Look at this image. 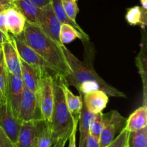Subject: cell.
I'll use <instances>...</instances> for the list:
<instances>
[{
	"label": "cell",
	"instance_id": "6da1fadb",
	"mask_svg": "<svg viewBox=\"0 0 147 147\" xmlns=\"http://www.w3.org/2000/svg\"><path fill=\"white\" fill-rule=\"evenodd\" d=\"M61 47L66 60L71 69V73L65 77L68 86H74L81 95L90 90H101L108 96L126 98L123 92L110 86L95 71L93 61L90 60V55L92 50H90V47L88 50L89 54L87 55L86 53V63H84L79 60L65 45H62Z\"/></svg>",
	"mask_w": 147,
	"mask_h": 147
},
{
	"label": "cell",
	"instance_id": "7a4b0ae2",
	"mask_svg": "<svg viewBox=\"0 0 147 147\" xmlns=\"http://www.w3.org/2000/svg\"><path fill=\"white\" fill-rule=\"evenodd\" d=\"M27 45L51 65L59 74L65 77L71 73L61 45L47 35L39 26L26 22L21 34Z\"/></svg>",
	"mask_w": 147,
	"mask_h": 147
},
{
	"label": "cell",
	"instance_id": "3957f363",
	"mask_svg": "<svg viewBox=\"0 0 147 147\" xmlns=\"http://www.w3.org/2000/svg\"><path fill=\"white\" fill-rule=\"evenodd\" d=\"M64 80L65 77L60 74L53 76L54 100L51 121L49 124L55 143L57 140L67 142L75 126H78L74 123L67 109L63 88Z\"/></svg>",
	"mask_w": 147,
	"mask_h": 147
},
{
	"label": "cell",
	"instance_id": "277c9868",
	"mask_svg": "<svg viewBox=\"0 0 147 147\" xmlns=\"http://www.w3.org/2000/svg\"><path fill=\"white\" fill-rule=\"evenodd\" d=\"M14 39L20 59L36 70H39L42 74H49L52 76L59 74L51 65L49 64L38 53L26 44L21 34L14 37Z\"/></svg>",
	"mask_w": 147,
	"mask_h": 147
},
{
	"label": "cell",
	"instance_id": "5b68a950",
	"mask_svg": "<svg viewBox=\"0 0 147 147\" xmlns=\"http://www.w3.org/2000/svg\"><path fill=\"white\" fill-rule=\"evenodd\" d=\"M126 119L116 111L103 114V126L99 138L100 147H107L115 139L118 132L121 131L126 126Z\"/></svg>",
	"mask_w": 147,
	"mask_h": 147
},
{
	"label": "cell",
	"instance_id": "8992f818",
	"mask_svg": "<svg viewBox=\"0 0 147 147\" xmlns=\"http://www.w3.org/2000/svg\"><path fill=\"white\" fill-rule=\"evenodd\" d=\"M19 118L22 122L43 120L38 95L30 91L24 86L23 87Z\"/></svg>",
	"mask_w": 147,
	"mask_h": 147
},
{
	"label": "cell",
	"instance_id": "52a82bcc",
	"mask_svg": "<svg viewBox=\"0 0 147 147\" xmlns=\"http://www.w3.org/2000/svg\"><path fill=\"white\" fill-rule=\"evenodd\" d=\"M37 95L43 120L50 122L54 100L53 76L51 75L45 74L41 76Z\"/></svg>",
	"mask_w": 147,
	"mask_h": 147
},
{
	"label": "cell",
	"instance_id": "ba28073f",
	"mask_svg": "<svg viewBox=\"0 0 147 147\" xmlns=\"http://www.w3.org/2000/svg\"><path fill=\"white\" fill-rule=\"evenodd\" d=\"M22 122L15 117L8 102L0 104V127L15 145Z\"/></svg>",
	"mask_w": 147,
	"mask_h": 147
},
{
	"label": "cell",
	"instance_id": "9c48e42d",
	"mask_svg": "<svg viewBox=\"0 0 147 147\" xmlns=\"http://www.w3.org/2000/svg\"><path fill=\"white\" fill-rule=\"evenodd\" d=\"M22 80L20 76H15L8 73V88L7 93V100L16 118L20 119V104L23 93Z\"/></svg>",
	"mask_w": 147,
	"mask_h": 147
},
{
	"label": "cell",
	"instance_id": "30bf717a",
	"mask_svg": "<svg viewBox=\"0 0 147 147\" xmlns=\"http://www.w3.org/2000/svg\"><path fill=\"white\" fill-rule=\"evenodd\" d=\"M38 26L57 44L60 45H63L59 37L61 23L59 22L55 14L51 3L42 8L41 17Z\"/></svg>",
	"mask_w": 147,
	"mask_h": 147
},
{
	"label": "cell",
	"instance_id": "8fae6325",
	"mask_svg": "<svg viewBox=\"0 0 147 147\" xmlns=\"http://www.w3.org/2000/svg\"><path fill=\"white\" fill-rule=\"evenodd\" d=\"M1 46L4 63L8 72L15 76H21L20 57L13 35L9 34V38L6 40Z\"/></svg>",
	"mask_w": 147,
	"mask_h": 147
},
{
	"label": "cell",
	"instance_id": "7c38bea8",
	"mask_svg": "<svg viewBox=\"0 0 147 147\" xmlns=\"http://www.w3.org/2000/svg\"><path fill=\"white\" fill-rule=\"evenodd\" d=\"M39 121H24L22 123L16 147H36L39 132Z\"/></svg>",
	"mask_w": 147,
	"mask_h": 147
},
{
	"label": "cell",
	"instance_id": "4fadbf2b",
	"mask_svg": "<svg viewBox=\"0 0 147 147\" xmlns=\"http://www.w3.org/2000/svg\"><path fill=\"white\" fill-rule=\"evenodd\" d=\"M85 106L93 114L100 113L106 107L109 102V96L101 90H93L85 94H80Z\"/></svg>",
	"mask_w": 147,
	"mask_h": 147
},
{
	"label": "cell",
	"instance_id": "5bb4252c",
	"mask_svg": "<svg viewBox=\"0 0 147 147\" xmlns=\"http://www.w3.org/2000/svg\"><path fill=\"white\" fill-rule=\"evenodd\" d=\"M13 6L26 19V22L39 25L42 14V8L32 2L30 0H14Z\"/></svg>",
	"mask_w": 147,
	"mask_h": 147
},
{
	"label": "cell",
	"instance_id": "9a60e30c",
	"mask_svg": "<svg viewBox=\"0 0 147 147\" xmlns=\"http://www.w3.org/2000/svg\"><path fill=\"white\" fill-rule=\"evenodd\" d=\"M21 64V78L23 85L30 91L37 93L40 84V78L42 75L39 70H36L31 65L20 59Z\"/></svg>",
	"mask_w": 147,
	"mask_h": 147
},
{
	"label": "cell",
	"instance_id": "2e32d148",
	"mask_svg": "<svg viewBox=\"0 0 147 147\" xmlns=\"http://www.w3.org/2000/svg\"><path fill=\"white\" fill-rule=\"evenodd\" d=\"M4 11L6 25L9 33H11V35L14 37L20 35L24 30L26 19L14 7L7 9Z\"/></svg>",
	"mask_w": 147,
	"mask_h": 147
},
{
	"label": "cell",
	"instance_id": "e0dca14e",
	"mask_svg": "<svg viewBox=\"0 0 147 147\" xmlns=\"http://www.w3.org/2000/svg\"><path fill=\"white\" fill-rule=\"evenodd\" d=\"M63 88L67 109L73 118V122L75 124H78L82 106H83V100H82L81 97L76 96L70 91L65 78L63 82Z\"/></svg>",
	"mask_w": 147,
	"mask_h": 147
},
{
	"label": "cell",
	"instance_id": "ac0fdd59",
	"mask_svg": "<svg viewBox=\"0 0 147 147\" xmlns=\"http://www.w3.org/2000/svg\"><path fill=\"white\" fill-rule=\"evenodd\" d=\"M147 126V109L144 105L136 109L126 120L125 129L129 132L136 131Z\"/></svg>",
	"mask_w": 147,
	"mask_h": 147
},
{
	"label": "cell",
	"instance_id": "d6986e66",
	"mask_svg": "<svg viewBox=\"0 0 147 147\" xmlns=\"http://www.w3.org/2000/svg\"><path fill=\"white\" fill-rule=\"evenodd\" d=\"M51 5L53 7V11H54L55 14L57 17V20H59L61 24H66L70 25L71 27H74L79 33L82 35L83 37V41H89L90 40V37L89 36L83 31V29L80 27L78 24H77L76 22L70 20L66 13L65 12L64 9L62 6L61 0H51Z\"/></svg>",
	"mask_w": 147,
	"mask_h": 147
},
{
	"label": "cell",
	"instance_id": "ffe728a7",
	"mask_svg": "<svg viewBox=\"0 0 147 147\" xmlns=\"http://www.w3.org/2000/svg\"><path fill=\"white\" fill-rule=\"evenodd\" d=\"M93 113H90L85 106L83 102L80 119H79V131H80V139H79L78 147H86V142L89 134L90 121Z\"/></svg>",
	"mask_w": 147,
	"mask_h": 147
},
{
	"label": "cell",
	"instance_id": "44dd1931",
	"mask_svg": "<svg viewBox=\"0 0 147 147\" xmlns=\"http://www.w3.org/2000/svg\"><path fill=\"white\" fill-rule=\"evenodd\" d=\"M39 132L37 138L36 147H53L55 141L52 136L49 122L47 121H39Z\"/></svg>",
	"mask_w": 147,
	"mask_h": 147
},
{
	"label": "cell",
	"instance_id": "7402d4cb",
	"mask_svg": "<svg viewBox=\"0 0 147 147\" xmlns=\"http://www.w3.org/2000/svg\"><path fill=\"white\" fill-rule=\"evenodd\" d=\"M126 20L131 25L141 24L144 28L146 24V9L139 6L131 7L128 9Z\"/></svg>",
	"mask_w": 147,
	"mask_h": 147
},
{
	"label": "cell",
	"instance_id": "603a6c76",
	"mask_svg": "<svg viewBox=\"0 0 147 147\" xmlns=\"http://www.w3.org/2000/svg\"><path fill=\"white\" fill-rule=\"evenodd\" d=\"M8 70L6 67L3 53L0 54V104L7 101L8 88Z\"/></svg>",
	"mask_w": 147,
	"mask_h": 147
},
{
	"label": "cell",
	"instance_id": "cb8c5ba5",
	"mask_svg": "<svg viewBox=\"0 0 147 147\" xmlns=\"http://www.w3.org/2000/svg\"><path fill=\"white\" fill-rule=\"evenodd\" d=\"M128 147H147V126L136 131L129 132Z\"/></svg>",
	"mask_w": 147,
	"mask_h": 147
},
{
	"label": "cell",
	"instance_id": "d4e9b609",
	"mask_svg": "<svg viewBox=\"0 0 147 147\" xmlns=\"http://www.w3.org/2000/svg\"><path fill=\"white\" fill-rule=\"evenodd\" d=\"M59 37L60 42L63 45L71 42L76 38H79L82 41L83 40L81 34L74 27L66 24H61Z\"/></svg>",
	"mask_w": 147,
	"mask_h": 147
},
{
	"label": "cell",
	"instance_id": "484cf974",
	"mask_svg": "<svg viewBox=\"0 0 147 147\" xmlns=\"http://www.w3.org/2000/svg\"><path fill=\"white\" fill-rule=\"evenodd\" d=\"M103 126V114L102 112L96 114H93L90 121L89 133L94 139L99 141Z\"/></svg>",
	"mask_w": 147,
	"mask_h": 147
},
{
	"label": "cell",
	"instance_id": "4316f807",
	"mask_svg": "<svg viewBox=\"0 0 147 147\" xmlns=\"http://www.w3.org/2000/svg\"><path fill=\"white\" fill-rule=\"evenodd\" d=\"M62 6L67 17L73 21L76 22V16L79 11L76 1L73 0H61Z\"/></svg>",
	"mask_w": 147,
	"mask_h": 147
},
{
	"label": "cell",
	"instance_id": "83f0119b",
	"mask_svg": "<svg viewBox=\"0 0 147 147\" xmlns=\"http://www.w3.org/2000/svg\"><path fill=\"white\" fill-rule=\"evenodd\" d=\"M129 135V131L124 128L107 147H128Z\"/></svg>",
	"mask_w": 147,
	"mask_h": 147
},
{
	"label": "cell",
	"instance_id": "f1b7e54d",
	"mask_svg": "<svg viewBox=\"0 0 147 147\" xmlns=\"http://www.w3.org/2000/svg\"><path fill=\"white\" fill-rule=\"evenodd\" d=\"M0 147H14V144L1 127H0Z\"/></svg>",
	"mask_w": 147,
	"mask_h": 147
},
{
	"label": "cell",
	"instance_id": "f546056e",
	"mask_svg": "<svg viewBox=\"0 0 147 147\" xmlns=\"http://www.w3.org/2000/svg\"><path fill=\"white\" fill-rule=\"evenodd\" d=\"M4 11L0 12V31L7 39H9V33L7 25H6L5 11Z\"/></svg>",
	"mask_w": 147,
	"mask_h": 147
},
{
	"label": "cell",
	"instance_id": "4dcf8cb0",
	"mask_svg": "<svg viewBox=\"0 0 147 147\" xmlns=\"http://www.w3.org/2000/svg\"><path fill=\"white\" fill-rule=\"evenodd\" d=\"M78 126H75L73 131H72L70 136H69L68 147H76V132H77L78 130Z\"/></svg>",
	"mask_w": 147,
	"mask_h": 147
},
{
	"label": "cell",
	"instance_id": "1f68e13d",
	"mask_svg": "<svg viewBox=\"0 0 147 147\" xmlns=\"http://www.w3.org/2000/svg\"><path fill=\"white\" fill-rule=\"evenodd\" d=\"M86 147H100V146H99V141L94 139L93 136L89 134L87 142H86Z\"/></svg>",
	"mask_w": 147,
	"mask_h": 147
},
{
	"label": "cell",
	"instance_id": "d6a6232c",
	"mask_svg": "<svg viewBox=\"0 0 147 147\" xmlns=\"http://www.w3.org/2000/svg\"><path fill=\"white\" fill-rule=\"evenodd\" d=\"M12 1H8V0H0V12L10 8L13 7Z\"/></svg>",
	"mask_w": 147,
	"mask_h": 147
},
{
	"label": "cell",
	"instance_id": "836d02e7",
	"mask_svg": "<svg viewBox=\"0 0 147 147\" xmlns=\"http://www.w3.org/2000/svg\"><path fill=\"white\" fill-rule=\"evenodd\" d=\"M30 1L40 8H43L51 3V0H30Z\"/></svg>",
	"mask_w": 147,
	"mask_h": 147
},
{
	"label": "cell",
	"instance_id": "e575fe53",
	"mask_svg": "<svg viewBox=\"0 0 147 147\" xmlns=\"http://www.w3.org/2000/svg\"><path fill=\"white\" fill-rule=\"evenodd\" d=\"M66 142H67L63 140H57V142L53 144V147H65Z\"/></svg>",
	"mask_w": 147,
	"mask_h": 147
},
{
	"label": "cell",
	"instance_id": "d590c367",
	"mask_svg": "<svg viewBox=\"0 0 147 147\" xmlns=\"http://www.w3.org/2000/svg\"><path fill=\"white\" fill-rule=\"evenodd\" d=\"M6 40H7V38L2 34V33H1V32L0 31V45H2V43L4 42Z\"/></svg>",
	"mask_w": 147,
	"mask_h": 147
},
{
	"label": "cell",
	"instance_id": "8d00e7d4",
	"mask_svg": "<svg viewBox=\"0 0 147 147\" xmlns=\"http://www.w3.org/2000/svg\"><path fill=\"white\" fill-rule=\"evenodd\" d=\"M142 8L147 9V0H140Z\"/></svg>",
	"mask_w": 147,
	"mask_h": 147
},
{
	"label": "cell",
	"instance_id": "74e56055",
	"mask_svg": "<svg viewBox=\"0 0 147 147\" xmlns=\"http://www.w3.org/2000/svg\"><path fill=\"white\" fill-rule=\"evenodd\" d=\"M1 52H2V46L1 45H0V54L1 53Z\"/></svg>",
	"mask_w": 147,
	"mask_h": 147
},
{
	"label": "cell",
	"instance_id": "f35d334b",
	"mask_svg": "<svg viewBox=\"0 0 147 147\" xmlns=\"http://www.w3.org/2000/svg\"><path fill=\"white\" fill-rule=\"evenodd\" d=\"M8 1H13L14 0H8Z\"/></svg>",
	"mask_w": 147,
	"mask_h": 147
},
{
	"label": "cell",
	"instance_id": "ab89813d",
	"mask_svg": "<svg viewBox=\"0 0 147 147\" xmlns=\"http://www.w3.org/2000/svg\"><path fill=\"white\" fill-rule=\"evenodd\" d=\"M73 1H77V0H73Z\"/></svg>",
	"mask_w": 147,
	"mask_h": 147
},
{
	"label": "cell",
	"instance_id": "60d3db41",
	"mask_svg": "<svg viewBox=\"0 0 147 147\" xmlns=\"http://www.w3.org/2000/svg\"><path fill=\"white\" fill-rule=\"evenodd\" d=\"M14 147H16V146H14Z\"/></svg>",
	"mask_w": 147,
	"mask_h": 147
}]
</instances>
